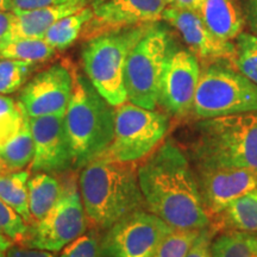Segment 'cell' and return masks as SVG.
I'll list each match as a JSON object with an SVG mask.
<instances>
[{"mask_svg":"<svg viewBox=\"0 0 257 257\" xmlns=\"http://www.w3.org/2000/svg\"><path fill=\"white\" fill-rule=\"evenodd\" d=\"M144 202L174 230H201L211 220L202 206L197 176L184 150L172 138L137 168Z\"/></svg>","mask_w":257,"mask_h":257,"instance_id":"6da1fadb","label":"cell"},{"mask_svg":"<svg viewBox=\"0 0 257 257\" xmlns=\"http://www.w3.org/2000/svg\"><path fill=\"white\" fill-rule=\"evenodd\" d=\"M79 187L87 219L98 229L107 230L146 206L136 163L98 157L81 168Z\"/></svg>","mask_w":257,"mask_h":257,"instance_id":"7a4b0ae2","label":"cell"},{"mask_svg":"<svg viewBox=\"0 0 257 257\" xmlns=\"http://www.w3.org/2000/svg\"><path fill=\"white\" fill-rule=\"evenodd\" d=\"M189 153L195 168L257 169V112L200 119Z\"/></svg>","mask_w":257,"mask_h":257,"instance_id":"3957f363","label":"cell"},{"mask_svg":"<svg viewBox=\"0 0 257 257\" xmlns=\"http://www.w3.org/2000/svg\"><path fill=\"white\" fill-rule=\"evenodd\" d=\"M73 91L64 113L73 168L81 169L100 157L112 142L114 108L94 88L87 76L73 70Z\"/></svg>","mask_w":257,"mask_h":257,"instance_id":"277c9868","label":"cell"},{"mask_svg":"<svg viewBox=\"0 0 257 257\" xmlns=\"http://www.w3.org/2000/svg\"><path fill=\"white\" fill-rule=\"evenodd\" d=\"M153 24L108 32L87 41L81 60L86 76L113 107L127 101L124 70L128 54Z\"/></svg>","mask_w":257,"mask_h":257,"instance_id":"5b68a950","label":"cell"},{"mask_svg":"<svg viewBox=\"0 0 257 257\" xmlns=\"http://www.w3.org/2000/svg\"><path fill=\"white\" fill-rule=\"evenodd\" d=\"M257 112V85L226 61L202 64L192 114L199 119Z\"/></svg>","mask_w":257,"mask_h":257,"instance_id":"8992f818","label":"cell"},{"mask_svg":"<svg viewBox=\"0 0 257 257\" xmlns=\"http://www.w3.org/2000/svg\"><path fill=\"white\" fill-rule=\"evenodd\" d=\"M173 50L168 30L154 23L127 56L124 70L127 101L155 110L159 106L161 78Z\"/></svg>","mask_w":257,"mask_h":257,"instance_id":"52a82bcc","label":"cell"},{"mask_svg":"<svg viewBox=\"0 0 257 257\" xmlns=\"http://www.w3.org/2000/svg\"><path fill=\"white\" fill-rule=\"evenodd\" d=\"M170 128L166 112L141 107L126 101L114 107L112 142L100 157L124 163H137L152 154Z\"/></svg>","mask_w":257,"mask_h":257,"instance_id":"ba28073f","label":"cell"},{"mask_svg":"<svg viewBox=\"0 0 257 257\" xmlns=\"http://www.w3.org/2000/svg\"><path fill=\"white\" fill-rule=\"evenodd\" d=\"M87 223L80 189L74 180H69L63 185L62 194L49 213L37 223L30 224L21 245L51 252L62 251L86 232Z\"/></svg>","mask_w":257,"mask_h":257,"instance_id":"9c48e42d","label":"cell"},{"mask_svg":"<svg viewBox=\"0 0 257 257\" xmlns=\"http://www.w3.org/2000/svg\"><path fill=\"white\" fill-rule=\"evenodd\" d=\"M173 230L150 211H135L106 230L100 240L102 257H155Z\"/></svg>","mask_w":257,"mask_h":257,"instance_id":"30bf717a","label":"cell"},{"mask_svg":"<svg viewBox=\"0 0 257 257\" xmlns=\"http://www.w3.org/2000/svg\"><path fill=\"white\" fill-rule=\"evenodd\" d=\"M201 66L189 50H173L160 83L159 105L169 117L184 119L192 114Z\"/></svg>","mask_w":257,"mask_h":257,"instance_id":"8fae6325","label":"cell"},{"mask_svg":"<svg viewBox=\"0 0 257 257\" xmlns=\"http://www.w3.org/2000/svg\"><path fill=\"white\" fill-rule=\"evenodd\" d=\"M72 66L53 64L34 76L19 94L18 102L29 118L64 115L73 91Z\"/></svg>","mask_w":257,"mask_h":257,"instance_id":"7c38bea8","label":"cell"},{"mask_svg":"<svg viewBox=\"0 0 257 257\" xmlns=\"http://www.w3.org/2000/svg\"><path fill=\"white\" fill-rule=\"evenodd\" d=\"M167 6L168 0H107L93 8L80 37L89 41L108 32L154 24L162 19Z\"/></svg>","mask_w":257,"mask_h":257,"instance_id":"4fadbf2b","label":"cell"},{"mask_svg":"<svg viewBox=\"0 0 257 257\" xmlns=\"http://www.w3.org/2000/svg\"><path fill=\"white\" fill-rule=\"evenodd\" d=\"M195 176L211 221L233 200L257 188L255 168H195Z\"/></svg>","mask_w":257,"mask_h":257,"instance_id":"5bb4252c","label":"cell"},{"mask_svg":"<svg viewBox=\"0 0 257 257\" xmlns=\"http://www.w3.org/2000/svg\"><path fill=\"white\" fill-rule=\"evenodd\" d=\"M63 117L51 114L29 118L34 140V159L30 163V172L51 174L73 168Z\"/></svg>","mask_w":257,"mask_h":257,"instance_id":"9a60e30c","label":"cell"},{"mask_svg":"<svg viewBox=\"0 0 257 257\" xmlns=\"http://www.w3.org/2000/svg\"><path fill=\"white\" fill-rule=\"evenodd\" d=\"M162 19L179 31L189 51L202 64L218 61L231 63L236 53L234 42L214 36L195 10L168 5L163 11Z\"/></svg>","mask_w":257,"mask_h":257,"instance_id":"2e32d148","label":"cell"},{"mask_svg":"<svg viewBox=\"0 0 257 257\" xmlns=\"http://www.w3.org/2000/svg\"><path fill=\"white\" fill-rule=\"evenodd\" d=\"M92 5V0H66L47 8L15 14L11 38H43L54 23Z\"/></svg>","mask_w":257,"mask_h":257,"instance_id":"e0dca14e","label":"cell"},{"mask_svg":"<svg viewBox=\"0 0 257 257\" xmlns=\"http://www.w3.org/2000/svg\"><path fill=\"white\" fill-rule=\"evenodd\" d=\"M197 12L208 30L223 41L233 42L245 27L238 0H201Z\"/></svg>","mask_w":257,"mask_h":257,"instance_id":"ac0fdd59","label":"cell"},{"mask_svg":"<svg viewBox=\"0 0 257 257\" xmlns=\"http://www.w3.org/2000/svg\"><path fill=\"white\" fill-rule=\"evenodd\" d=\"M211 225L217 231L237 230L257 234V188L233 200Z\"/></svg>","mask_w":257,"mask_h":257,"instance_id":"d6986e66","label":"cell"},{"mask_svg":"<svg viewBox=\"0 0 257 257\" xmlns=\"http://www.w3.org/2000/svg\"><path fill=\"white\" fill-rule=\"evenodd\" d=\"M63 185L48 173H36L28 181L29 210L31 224L37 223L49 213L62 194Z\"/></svg>","mask_w":257,"mask_h":257,"instance_id":"ffe728a7","label":"cell"},{"mask_svg":"<svg viewBox=\"0 0 257 257\" xmlns=\"http://www.w3.org/2000/svg\"><path fill=\"white\" fill-rule=\"evenodd\" d=\"M34 159V140L29 119L21 130L0 144V172H16L30 166Z\"/></svg>","mask_w":257,"mask_h":257,"instance_id":"44dd1931","label":"cell"},{"mask_svg":"<svg viewBox=\"0 0 257 257\" xmlns=\"http://www.w3.org/2000/svg\"><path fill=\"white\" fill-rule=\"evenodd\" d=\"M30 170L0 172V199L21 214L22 218L31 224L29 210L28 181Z\"/></svg>","mask_w":257,"mask_h":257,"instance_id":"7402d4cb","label":"cell"},{"mask_svg":"<svg viewBox=\"0 0 257 257\" xmlns=\"http://www.w3.org/2000/svg\"><path fill=\"white\" fill-rule=\"evenodd\" d=\"M93 15L92 5L61 18L44 34L43 40L55 50H63L75 42L81 35L85 24Z\"/></svg>","mask_w":257,"mask_h":257,"instance_id":"603a6c76","label":"cell"},{"mask_svg":"<svg viewBox=\"0 0 257 257\" xmlns=\"http://www.w3.org/2000/svg\"><path fill=\"white\" fill-rule=\"evenodd\" d=\"M211 257H257V234L225 230L212 239Z\"/></svg>","mask_w":257,"mask_h":257,"instance_id":"cb8c5ba5","label":"cell"},{"mask_svg":"<svg viewBox=\"0 0 257 257\" xmlns=\"http://www.w3.org/2000/svg\"><path fill=\"white\" fill-rule=\"evenodd\" d=\"M55 49L43 38H11L0 44V59L37 63L49 60Z\"/></svg>","mask_w":257,"mask_h":257,"instance_id":"d4e9b609","label":"cell"},{"mask_svg":"<svg viewBox=\"0 0 257 257\" xmlns=\"http://www.w3.org/2000/svg\"><path fill=\"white\" fill-rule=\"evenodd\" d=\"M234 49L230 64L257 85V36L243 31L234 40Z\"/></svg>","mask_w":257,"mask_h":257,"instance_id":"484cf974","label":"cell"},{"mask_svg":"<svg viewBox=\"0 0 257 257\" xmlns=\"http://www.w3.org/2000/svg\"><path fill=\"white\" fill-rule=\"evenodd\" d=\"M35 63L0 59V94H11L27 81Z\"/></svg>","mask_w":257,"mask_h":257,"instance_id":"4316f807","label":"cell"},{"mask_svg":"<svg viewBox=\"0 0 257 257\" xmlns=\"http://www.w3.org/2000/svg\"><path fill=\"white\" fill-rule=\"evenodd\" d=\"M28 119L18 101L6 94H0V144L18 133Z\"/></svg>","mask_w":257,"mask_h":257,"instance_id":"83f0119b","label":"cell"},{"mask_svg":"<svg viewBox=\"0 0 257 257\" xmlns=\"http://www.w3.org/2000/svg\"><path fill=\"white\" fill-rule=\"evenodd\" d=\"M200 230H173L161 244L155 257H186Z\"/></svg>","mask_w":257,"mask_h":257,"instance_id":"f1b7e54d","label":"cell"},{"mask_svg":"<svg viewBox=\"0 0 257 257\" xmlns=\"http://www.w3.org/2000/svg\"><path fill=\"white\" fill-rule=\"evenodd\" d=\"M28 223L14 208L0 199V233L12 242L22 243L28 232Z\"/></svg>","mask_w":257,"mask_h":257,"instance_id":"f546056e","label":"cell"},{"mask_svg":"<svg viewBox=\"0 0 257 257\" xmlns=\"http://www.w3.org/2000/svg\"><path fill=\"white\" fill-rule=\"evenodd\" d=\"M60 257H102L100 242L95 232L83 233L66 246Z\"/></svg>","mask_w":257,"mask_h":257,"instance_id":"4dcf8cb0","label":"cell"},{"mask_svg":"<svg viewBox=\"0 0 257 257\" xmlns=\"http://www.w3.org/2000/svg\"><path fill=\"white\" fill-rule=\"evenodd\" d=\"M217 232L218 231L211 224L210 226L201 229L186 257H211V243Z\"/></svg>","mask_w":257,"mask_h":257,"instance_id":"1f68e13d","label":"cell"},{"mask_svg":"<svg viewBox=\"0 0 257 257\" xmlns=\"http://www.w3.org/2000/svg\"><path fill=\"white\" fill-rule=\"evenodd\" d=\"M63 2H66V0H10V4H11V11L17 14V12L43 9Z\"/></svg>","mask_w":257,"mask_h":257,"instance_id":"d6a6232c","label":"cell"},{"mask_svg":"<svg viewBox=\"0 0 257 257\" xmlns=\"http://www.w3.org/2000/svg\"><path fill=\"white\" fill-rule=\"evenodd\" d=\"M5 257H57L55 252L47 251V250L28 248L24 245H15L12 244Z\"/></svg>","mask_w":257,"mask_h":257,"instance_id":"836d02e7","label":"cell"},{"mask_svg":"<svg viewBox=\"0 0 257 257\" xmlns=\"http://www.w3.org/2000/svg\"><path fill=\"white\" fill-rule=\"evenodd\" d=\"M240 6L248 25L252 35L257 36V0H240Z\"/></svg>","mask_w":257,"mask_h":257,"instance_id":"e575fe53","label":"cell"},{"mask_svg":"<svg viewBox=\"0 0 257 257\" xmlns=\"http://www.w3.org/2000/svg\"><path fill=\"white\" fill-rule=\"evenodd\" d=\"M14 17L15 14L12 11H0V44L11 40Z\"/></svg>","mask_w":257,"mask_h":257,"instance_id":"d590c367","label":"cell"},{"mask_svg":"<svg viewBox=\"0 0 257 257\" xmlns=\"http://www.w3.org/2000/svg\"><path fill=\"white\" fill-rule=\"evenodd\" d=\"M201 0H168V5L180 6V8L192 9L197 11Z\"/></svg>","mask_w":257,"mask_h":257,"instance_id":"8d00e7d4","label":"cell"},{"mask_svg":"<svg viewBox=\"0 0 257 257\" xmlns=\"http://www.w3.org/2000/svg\"><path fill=\"white\" fill-rule=\"evenodd\" d=\"M12 244H14V242L11 239L0 233V257H5L6 251H8Z\"/></svg>","mask_w":257,"mask_h":257,"instance_id":"74e56055","label":"cell"},{"mask_svg":"<svg viewBox=\"0 0 257 257\" xmlns=\"http://www.w3.org/2000/svg\"><path fill=\"white\" fill-rule=\"evenodd\" d=\"M0 11H11L10 0H0Z\"/></svg>","mask_w":257,"mask_h":257,"instance_id":"f35d334b","label":"cell"},{"mask_svg":"<svg viewBox=\"0 0 257 257\" xmlns=\"http://www.w3.org/2000/svg\"><path fill=\"white\" fill-rule=\"evenodd\" d=\"M105 2H107V0H92V8H95V6L100 5Z\"/></svg>","mask_w":257,"mask_h":257,"instance_id":"ab89813d","label":"cell"}]
</instances>
